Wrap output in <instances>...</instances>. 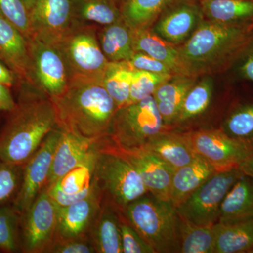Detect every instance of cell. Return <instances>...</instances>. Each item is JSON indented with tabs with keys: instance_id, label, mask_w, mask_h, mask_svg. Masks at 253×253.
<instances>
[{
	"instance_id": "ee69618b",
	"label": "cell",
	"mask_w": 253,
	"mask_h": 253,
	"mask_svg": "<svg viewBox=\"0 0 253 253\" xmlns=\"http://www.w3.org/2000/svg\"><path fill=\"white\" fill-rule=\"evenodd\" d=\"M243 77L253 83V51L248 55L247 58L240 67Z\"/></svg>"
},
{
	"instance_id": "f1b7e54d",
	"label": "cell",
	"mask_w": 253,
	"mask_h": 253,
	"mask_svg": "<svg viewBox=\"0 0 253 253\" xmlns=\"http://www.w3.org/2000/svg\"><path fill=\"white\" fill-rule=\"evenodd\" d=\"M75 23L94 26H109L122 20L116 0H74Z\"/></svg>"
},
{
	"instance_id": "ac0fdd59",
	"label": "cell",
	"mask_w": 253,
	"mask_h": 253,
	"mask_svg": "<svg viewBox=\"0 0 253 253\" xmlns=\"http://www.w3.org/2000/svg\"><path fill=\"white\" fill-rule=\"evenodd\" d=\"M0 61L14 72L23 84L31 85V59L28 40L13 23L1 14Z\"/></svg>"
},
{
	"instance_id": "b9f144b4",
	"label": "cell",
	"mask_w": 253,
	"mask_h": 253,
	"mask_svg": "<svg viewBox=\"0 0 253 253\" xmlns=\"http://www.w3.org/2000/svg\"><path fill=\"white\" fill-rule=\"evenodd\" d=\"M16 105L9 86L0 84V111L11 113L16 109Z\"/></svg>"
},
{
	"instance_id": "83f0119b",
	"label": "cell",
	"mask_w": 253,
	"mask_h": 253,
	"mask_svg": "<svg viewBox=\"0 0 253 253\" xmlns=\"http://www.w3.org/2000/svg\"><path fill=\"white\" fill-rule=\"evenodd\" d=\"M101 50L109 62L127 61L134 54L131 29L123 20L98 28Z\"/></svg>"
},
{
	"instance_id": "bcb514c9",
	"label": "cell",
	"mask_w": 253,
	"mask_h": 253,
	"mask_svg": "<svg viewBox=\"0 0 253 253\" xmlns=\"http://www.w3.org/2000/svg\"><path fill=\"white\" fill-rule=\"evenodd\" d=\"M36 1V0H23V1H24L25 4H26L29 11L30 10L32 9V7H33Z\"/></svg>"
},
{
	"instance_id": "60d3db41",
	"label": "cell",
	"mask_w": 253,
	"mask_h": 253,
	"mask_svg": "<svg viewBox=\"0 0 253 253\" xmlns=\"http://www.w3.org/2000/svg\"><path fill=\"white\" fill-rule=\"evenodd\" d=\"M126 63L133 71H149L151 73L175 76L167 65L144 53H134Z\"/></svg>"
},
{
	"instance_id": "74e56055",
	"label": "cell",
	"mask_w": 253,
	"mask_h": 253,
	"mask_svg": "<svg viewBox=\"0 0 253 253\" xmlns=\"http://www.w3.org/2000/svg\"><path fill=\"white\" fill-rule=\"evenodd\" d=\"M20 166L0 159V204L16 196L22 179Z\"/></svg>"
},
{
	"instance_id": "7bdbcfd3",
	"label": "cell",
	"mask_w": 253,
	"mask_h": 253,
	"mask_svg": "<svg viewBox=\"0 0 253 253\" xmlns=\"http://www.w3.org/2000/svg\"><path fill=\"white\" fill-rule=\"evenodd\" d=\"M16 75L2 61H0V84L11 87L16 81Z\"/></svg>"
},
{
	"instance_id": "6da1fadb",
	"label": "cell",
	"mask_w": 253,
	"mask_h": 253,
	"mask_svg": "<svg viewBox=\"0 0 253 253\" xmlns=\"http://www.w3.org/2000/svg\"><path fill=\"white\" fill-rule=\"evenodd\" d=\"M251 24L226 25L203 20L187 41L176 46L188 76L226 71L253 42Z\"/></svg>"
},
{
	"instance_id": "7dc6e473",
	"label": "cell",
	"mask_w": 253,
	"mask_h": 253,
	"mask_svg": "<svg viewBox=\"0 0 253 253\" xmlns=\"http://www.w3.org/2000/svg\"><path fill=\"white\" fill-rule=\"evenodd\" d=\"M251 28H252V29L253 30V23H252V24H251Z\"/></svg>"
},
{
	"instance_id": "5b68a950",
	"label": "cell",
	"mask_w": 253,
	"mask_h": 253,
	"mask_svg": "<svg viewBox=\"0 0 253 253\" xmlns=\"http://www.w3.org/2000/svg\"><path fill=\"white\" fill-rule=\"evenodd\" d=\"M166 127L152 95L116 111L106 142L117 149H140Z\"/></svg>"
},
{
	"instance_id": "4fadbf2b",
	"label": "cell",
	"mask_w": 253,
	"mask_h": 253,
	"mask_svg": "<svg viewBox=\"0 0 253 253\" xmlns=\"http://www.w3.org/2000/svg\"><path fill=\"white\" fill-rule=\"evenodd\" d=\"M74 0H36L30 10L32 36L57 44L74 25Z\"/></svg>"
},
{
	"instance_id": "52a82bcc",
	"label": "cell",
	"mask_w": 253,
	"mask_h": 253,
	"mask_svg": "<svg viewBox=\"0 0 253 253\" xmlns=\"http://www.w3.org/2000/svg\"><path fill=\"white\" fill-rule=\"evenodd\" d=\"M99 26L75 23L57 44L71 77L102 81L109 61L101 50Z\"/></svg>"
},
{
	"instance_id": "e575fe53",
	"label": "cell",
	"mask_w": 253,
	"mask_h": 253,
	"mask_svg": "<svg viewBox=\"0 0 253 253\" xmlns=\"http://www.w3.org/2000/svg\"><path fill=\"white\" fill-rule=\"evenodd\" d=\"M172 75L161 74L144 71H133L129 104L137 102L154 94L158 86L172 77Z\"/></svg>"
},
{
	"instance_id": "ffe728a7",
	"label": "cell",
	"mask_w": 253,
	"mask_h": 253,
	"mask_svg": "<svg viewBox=\"0 0 253 253\" xmlns=\"http://www.w3.org/2000/svg\"><path fill=\"white\" fill-rule=\"evenodd\" d=\"M143 148L161 158L174 170L189 164L196 156L188 133L166 129L156 134Z\"/></svg>"
},
{
	"instance_id": "d590c367",
	"label": "cell",
	"mask_w": 253,
	"mask_h": 253,
	"mask_svg": "<svg viewBox=\"0 0 253 253\" xmlns=\"http://www.w3.org/2000/svg\"><path fill=\"white\" fill-rule=\"evenodd\" d=\"M19 217L14 207H0V249L10 253L18 251Z\"/></svg>"
},
{
	"instance_id": "484cf974",
	"label": "cell",
	"mask_w": 253,
	"mask_h": 253,
	"mask_svg": "<svg viewBox=\"0 0 253 253\" xmlns=\"http://www.w3.org/2000/svg\"><path fill=\"white\" fill-rule=\"evenodd\" d=\"M121 220L111 204L101 205L91 228V242L96 253H122Z\"/></svg>"
},
{
	"instance_id": "ab89813d",
	"label": "cell",
	"mask_w": 253,
	"mask_h": 253,
	"mask_svg": "<svg viewBox=\"0 0 253 253\" xmlns=\"http://www.w3.org/2000/svg\"><path fill=\"white\" fill-rule=\"evenodd\" d=\"M46 253H92L96 250L92 242L85 237L76 239L56 240Z\"/></svg>"
},
{
	"instance_id": "d6986e66",
	"label": "cell",
	"mask_w": 253,
	"mask_h": 253,
	"mask_svg": "<svg viewBox=\"0 0 253 253\" xmlns=\"http://www.w3.org/2000/svg\"><path fill=\"white\" fill-rule=\"evenodd\" d=\"M60 127V126H59ZM62 134L55 151L52 166L45 188L83 162L102 141L86 139L61 128Z\"/></svg>"
},
{
	"instance_id": "836d02e7",
	"label": "cell",
	"mask_w": 253,
	"mask_h": 253,
	"mask_svg": "<svg viewBox=\"0 0 253 253\" xmlns=\"http://www.w3.org/2000/svg\"><path fill=\"white\" fill-rule=\"evenodd\" d=\"M212 91L213 81L211 76H205L196 82L184 98L174 124L187 122L202 114L211 104Z\"/></svg>"
},
{
	"instance_id": "ba28073f",
	"label": "cell",
	"mask_w": 253,
	"mask_h": 253,
	"mask_svg": "<svg viewBox=\"0 0 253 253\" xmlns=\"http://www.w3.org/2000/svg\"><path fill=\"white\" fill-rule=\"evenodd\" d=\"M244 172L239 168L217 172L176 208L190 222L199 226H214L226 195Z\"/></svg>"
},
{
	"instance_id": "7c38bea8",
	"label": "cell",
	"mask_w": 253,
	"mask_h": 253,
	"mask_svg": "<svg viewBox=\"0 0 253 253\" xmlns=\"http://www.w3.org/2000/svg\"><path fill=\"white\" fill-rule=\"evenodd\" d=\"M195 153L217 172L239 168L253 153L244 144L221 129H204L188 133Z\"/></svg>"
},
{
	"instance_id": "4dcf8cb0",
	"label": "cell",
	"mask_w": 253,
	"mask_h": 253,
	"mask_svg": "<svg viewBox=\"0 0 253 253\" xmlns=\"http://www.w3.org/2000/svg\"><path fill=\"white\" fill-rule=\"evenodd\" d=\"M179 232L181 253H214V225H196L179 214Z\"/></svg>"
},
{
	"instance_id": "8992f818",
	"label": "cell",
	"mask_w": 253,
	"mask_h": 253,
	"mask_svg": "<svg viewBox=\"0 0 253 253\" xmlns=\"http://www.w3.org/2000/svg\"><path fill=\"white\" fill-rule=\"evenodd\" d=\"M95 178L100 189L121 210L128 204L149 194L140 175L135 168L118 154L104 140L100 146Z\"/></svg>"
},
{
	"instance_id": "f6af8a7d",
	"label": "cell",
	"mask_w": 253,
	"mask_h": 253,
	"mask_svg": "<svg viewBox=\"0 0 253 253\" xmlns=\"http://www.w3.org/2000/svg\"><path fill=\"white\" fill-rule=\"evenodd\" d=\"M239 168L244 172V174L253 179V154L252 156H250L247 160H246L240 166Z\"/></svg>"
},
{
	"instance_id": "d4e9b609",
	"label": "cell",
	"mask_w": 253,
	"mask_h": 253,
	"mask_svg": "<svg viewBox=\"0 0 253 253\" xmlns=\"http://www.w3.org/2000/svg\"><path fill=\"white\" fill-rule=\"evenodd\" d=\"M251 217H253V179L244 174L226 195L218 222H233Z\"/></svg>"
},
{
	"instance_id": "8fae6325",
	"label": "cell",
	"mask_w": 253,
	"mask_h": 253,
	"mask_svg": "<svg viewBox=\"0 0 253 253\" xmlns=\"http://www.w3.org/2000/svg\"><path fill=\"white\" fill-rule=\"evenodd\" d=\"M23 216V251L28 253H46L56 236L58 206L45 187Z\"/></svg>"
},
{
	"instance_id": "f546056e",
	"label": "cell",
	"mask_w": 253,
	"mask_h": 253,
	"mask_svg": "<svg viewBox=\"0 0 253 253\" xmlns=\"http://www.w3.org/2000/svg\"><path fill=\"white\" fill-rule=\"evenodd\" d=\"M176 0H124L120 6L124 22L131 29L151 27Z\"/></svg>"
},
{
	"instance_id": "9a60e30c",
	"label": "cell",
	"mask_w": 253,
	"mask_h": 253,
	"mask_svg": "<svg viewBox=\"0 0 253 253\" xmlns=\"http://www.w3.org/2000/svg\"><path fill=\"white\" fill-rule=\"evenodd\" d=\"M100 146L101 144L91 151L83 162L46 188L58 207L68 206L85 198L97 186L95 168Z\"/></svg>"
},
{
	"instance_id": "8d00e7d4",
	"label": "cell",
	"mask_w": 253,
	"mask_h": 253,
	"mask_svg": "<svg viewBox=\"0 0 253 253\" xmlns=\"http://www.w3.org/2000/svg\"><path fill=\"white\" fill-rule=\"evenodd\" d=\"M0 14L13 23L26 39H31L30 11L23 0H0Z\"/></svg>"
},
{
	"instance_id": "e0dca14e",
	"label": "cell",
	"mask_w": 253,
	"mask_h": 253,
	"mask_svg": "<svg viewBox=\"0 0 253 253\" xmlns=\"http://www.w3.org/2000/svg\"><path fill=\"white\" fill-rule=\"evenodd\" d=\"M102 194V190L97 185L85 198L68 206L58 207L54 241L84 237L101 207Z\"/></svg>"
},
{
	"instance_id": "30bf717a",
	"label": "cell",
	"mask_w": 253,
	"mask_h": 253,
	"mask_svg": "<svg viewBox=\"0 0 253 253\" xmlns=\"http://www.w3.org/2000/svg\"><path fill=\"white\" fill-rule=\"evenodd\" d=\"M61 134V127L56 126L25 163L21 186L15 196L13 206L20 215L27 212L42 190L45 187Z\"/></svg>"
},
{
	"instance_id": "603a6c76",
	"label": "cell",
	"mask_w": 253,
	"mask_h": 253,
	"mask_svg": "<svg viewBox=\"0 0 253 253\" xmlns=\"http://www.w3.org/2000/svg\"><path fill=\"white\" fill-rule=\"evenodd\" d=\"M196 82L197 78L192 76H173L158 86L153 96L165 126L174 124L184 98Z\"/></svg>"
},
{
	"instance_id": "7a4b0ae2",
	"label": "cell",
	"mask_w": 253,
	"mask_h": 253,
	"mask_svg": "<svg viewBox=\"0 0 253 253\" xmlns=\"http://www.w3.org/2000/svg\"><path fill=\"white\" fill-rule=\"evenodd\" d=\"M0 134V159L21 166L57 126L52 100L28 85Z\"/></svg>"
},
{
	"instance_id": "cb8c5ba5",
	"label": "cell",
	"mask_w": 253,
	"mask_h": 253,
	"mask_svg": "<svg viewBox=\"0 0 253 253\" xmlns=\"http://www.w3.org/2000/svg\"><path fill=\"white\" fill-rule=\"evenodd\" d=\"M214 253H251L253 250V217L229 223L217 222Z\"/></svg>"
},
{
	"instance_id": "3957f363",
	"label": "cell",
	"mask_w": 253,
	"mask_h": 253,
	"mask_svg": "<svg viewBox=\"0 0 253 253\" xmlns=\"http://www.w3.org/2000/svg\"><path fill=\"white\" fill-rule=\"evenodd\" d=\"M57 126L86 139L101 141L108 135L117 105L101 81L72 78L67 89L51 99Z\"/></svg>"
},
{
	"instance_id": "277c9868",
	"label": "cell",
	"mask_w": 253,
	"mask_h": 253,
	"mask_svg": "<svg viewBox=\"0 0 253 253\" xmlns=\"http://www.w3.org/2000/svg\"><path fill=\"white\" fill-rule=\"evenodd\" d=\"M122 211L155 253H180L179 214L170 201L145 194Z\"/></svg>"
},
{
	"instance_id": "c3c4849f",
	"label": "cell",
	"mask_w": 253,
	"mask_h": 253,
	"mask_svg": "<svg viewBox=\"0 0 253 253\" xmlns=\"http://www.w3.org/2000/svg\"><path fill=\"white\" fill-rule=\"evenodd\" d=\"M116 1H117V0H116ZM119 1H121V2H122V1H124V0H119Z\"/></svg>"
},
{
	"instance_id": "9c48e42d",
	"label": "cell",
	"mask_w": 253,
	"mask_h": 253,
	"mask_svg": "<svg viewBox=\"0 0 253 253\" xmlns=\"http://www.w3.org/2000/svg\"><path fill=\"white\" fill-rule=\"evenodd\" d=\"M31 84L51 99L67 89L72 77L57 45L32 36L28 40Z\"/></svg>"
},
{
	"instance_id": "7402d4cb",
	"label": "cell",
	"mask_w": 253,
	"mask_h": 253,
	"mask_svg": "<svg viewBox=\"0 0 253 253\" xmlns=\"http://www.w3.org/2000/svg\"><path fill=\"white\" fill-rule=\"evenodd\" d=\"M131 35L134 52L144 53L164 63L175 76H188L176 46L163 39L152 28L131 29Z\"/></svg>"
},
{
	"instance_id": "4316f807",
	"label": "cell",
	"mask_w": 253,
	"mask_h": 253,
	"mask_svg": "<svg viewBox=\"0 0 253 253\" xmlns=\"http://www.w3.org/2000/svg\"><path fill=\"white\" fill-rule=\"evenodd\" d=\"M204 18L226 25L253 23V0H201Z\"/></svg>"
},
{
	"instance_id": "d6a6232c",
	"label": "cell",
	"mask_w": 253,
	"mask_h": 253,
	"mask_svg": "<svg viewBox=\"0 0 253 253\" xmlns=\"http://www.w3.org/2000/svg\"><path fill=\"white\" fill-rule=\"evenodd\" d=\"M132 72L126 61L109 62L105 71L101 83L118 109L129 104Z\"/></svg>"
},
{
	"instance_id": "2e32d148",
	"label": "cell",
	"mask_w": 253,
	"mask_h": 253,
	"mask_svg": "<svg viewBox=\"0 0 253 253\" xmlns=\"http://www.w3.org/2000/svg\"><path fill=\"white\" fill-rule=\"evenodd\" d=\"M107 144L135 168L149 194L158 199L169 201L171 181L174 172L172 168L144 148L121 149Z\"/></svg>"
},
{
	"instance_id": "5bb4252c",
	"label": "cell",
	"mask_w": 253,
	"mask_h": 253,
	"mask_svg": "<svg viewBox=\"0 0 253 253\" xmlns=\"http://www.w3.org/2000/svg\"><path fill=\"white\" fill-rule=\"evenodd\" d=\"M204 18L201 6L189 0H176L151 28L165 41L178 46L189 39Z\"/></svg>"
},
{
	"instance_id": "1f68e13d",
	"label": "cell",
	"mask_w": 253,
	"mask_h": 253,
	"mask_svg": "<svg viewBox=\"0 0 253 253\" xmlns=\"http://www.w3.org/2000/svg\"><path fill=\"white\" fill-rule=\"evenodd\" d=\"M221 129L253 153V101L236 105L226 118Z\"/></svg>"
},
{
	"instance_id": "f35d334b",
	"label": "cell",
	"mask_w": 253,
	"mask_h": 253,
	"mask_svg": "<svg viewBox=\"0 0 253 253\" xmlns=\"http://www.w3.org/2000/svg\"><path fill=\"white\" fill-rule=\"evenodd\" d=\"M121 244L124 253H156L149 243L129 224L121 221Z\"/></svg>"
},
{
	"instance_id": "44dd1931",
	"label": "cell",
	"mask_w": 253,
	"mask_h": 253,
	"mask_svg": "<svg viewBox=\"0 0 253 253\" xmlns=\"http://www.w3.org/2000/svg\"><path fill=\"white\" fill-rule=\"evenodd\" d=\"M217 172L212 165L196 154L191 163L173 173L169 201L177 208Z\"/></svg>"
}]
</instances>
